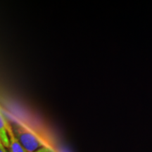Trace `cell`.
<instances>
[{"label": "cell", "instance_id": "1", "mask_svg": "<svg viewBox=\"0 0 152 152\" xmlns=\"http://www.w3.org/2000/svg\"><path fill=\"white\" fill-rule=\"evenodd\" d=\"M14 128L15 136L26 152H35L42 148L39 140L23 125L16 124Z\"/></svg>", "mask_w": 152, "mask_h": 152}, {"label": "cell", "instance_id": "2", "mask_svg": "<svg viewBox=\"0 0 152 152\" xmlns=\"http://www.w3.org/2000/svg\"><path fill=\"white\" fill-rule=\"evenodd\" d=\"M12 128L7 122V119L3 115L2 112L0 109V137H1V140H2V143L6 148H9V138L8 135L9 130H10Z\"/></svg>", "mask_w": 152, "mask_h": 152}, {"label": "cell", "instance_id": "3", "mask_svg": "<svg viewBox=\"0 0 152 152\" xmlns=\"http://www.w3.org/2000/svg\"><path fill=\"white\" fill-rule=\"evenodd\" d=\"M9 134V151L10 152H26L23 149V147H22L21 144H20V142H18V140H17V138L15 136L14 130L13 128L11 130H9L7 132Z\"/></svg>", "mask_w": 152, "mask_h": 152}, {"label": "cell", "instance_id": "4", "mask_svg": "<svg viewBox=\"0 0 152 152\" xmlns=\"http://www.w3.org/2000/svg\"><path fill=\"white\" fill-rule=\"evenodd\" d=\"M35 152H52V151L47 147H42Z\"/></svg>", "mask_w": 152, "mask_h": 152}, {"label": "cell", "instance_id": "5", "mask_svg": "<svg viewBox=\"0 0 152 152\" xmlns=\"http://www.w3.org/2000/svg\"><path fill=\"white\" fill-rule=\"evenodd\" d=\"M0 148H1V149H4V144L2 143V140H1V137H0Z\"/></svg>", "mask_w": 152, "mask_h": 152}, {"label": "cell", "instance_id": "6", "mask_svg": "<svg viewBox=\"0 0 152 152\" xmlns=\"http://www.w3.org/2000/svg\"><path fill=\"white\" fill-rule=\"evenodd\" d=\"M0 152H8L6 150V149H1V148H0Z\"/></svg>", "mask_w": 152, "mask_h": 152}]
</instances>
